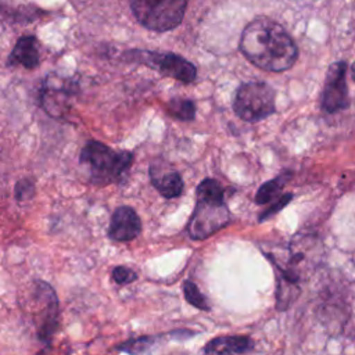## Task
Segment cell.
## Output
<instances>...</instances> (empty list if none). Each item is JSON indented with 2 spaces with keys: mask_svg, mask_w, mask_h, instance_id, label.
<instances>
[{
  "mask_svg": "<svg viewBox=\"0 0 355 355\" xmlns=\"http://www.w3.org/2000/svg\"><path fill=\"white\" fill-rule=\"evenodd\" d=\"M351 72H352V78H354V80H355V62L352 64V68H351Z\"/></svg>",
  "mask_w": 355,
  "mask_h": 355,
  "instance_id": "cell-20",
  "label": "cell"
},
{
  "mask_svg": "<svg viewBox=\"0 0 355 355\" xmlns=\"http://www.w3.org/2000/svg\"><path fill=\"white\" fill-rule=\"evenodd\" d=\"M287 178H283V176H279V178H275L266 183H263L257 196H255V201L257 204H266L269 201H273V200H277V194L280 193L284 182H286Z\"/></svg>",
  "mask_w": 355,
  "mask_h": 355,
  "instance_id": "cell-15",
  "label": "cell"
},
{
  "mask_svg": "<svg viewBox=\"0 0 355 355\" xmlns=\"http://www.w3.org/2000/svg\"><path fill=\"white\" fill-rule=\"evenodd\" d=\"M137 21L157 32L176 28L184 15L187 0H129Z\"/></svg>",
  "mask_w": 355,
  "mask_h": 355,
  "instance_id": "cell-4",
  "label": "cell"
},
{
  "mask_svg": "<svg viewBox=\"0 0 355 355\" xmlns=\"http://www.w3.org/2000/svg\"><path fill=\"white\" fill-rule=\"evenodd\" d=\"M35 193V186L29 179H21L15 184V198L18 201L29 200Z\"/></svg>",
  "mask_w": 355,
  "mask_h": 355,
  "instance_id": "cell-18",
  "label": "cell"
},
{
  "mask_svg": "<svg viewBox=\"0 0 355 355\" xmlns=\"http://www.w3.org/2000/svg\"><path fill=\"white\" fill-rule=\"evenodd\" d=\"M112 279L118 283V284H128L132 283L137 279V275L133 269L126 268V266H116L112 270Z\"/></svg>",
  "mask_w": 355,
  "mask_h": 355,
  "instance_id": "cell-17",
  "label": "cell"
},
{
  "mask_svg": "<svg viewBox=\"0 0 355 355\" xmlns=\"http://www.w3.org/2000/svg\"><path fill=\"white\" fill-rule=\"evenodd\" d=\"M183 293H184L186 300L191 305H194L196 308H198L201 311H209V305H208L205 297L201 294V291L198 290V287L193 282L186 280L183 283Z\"/></svg>",
  "mask_w": 355,
  "mask_h": 355,
  "instance_id": "cell-16",
  "label": "cell"
},
{
  "mask_svg": "<svg viewBox=\"0 0 355 355\" xmlns=\"http://www.w3.org/2000/svg\"><path fill=\"white\" fill-rule=\"evenodd\" d=\"M254 347L248 337L243 336H225L211 340L205 348V354H244Z\"/></svg>",
  "mask_w": 355,
  "mask_h": 355,
  "instance_id": "cell-11",
  "label": "cell"
},
{
  "mask_svg": "<svg viewBox=\"0 0 355 355\" xmlns=\"http://www.w3.org/2000/svg\"><path fill=\"white\" fill-rule=\"evenodd\" d=\"M345 72L347 65L344 61L331 64L327 71L322 93V107L327 112H336L348 105Z\"/></svg>",
  "mask_w": 355,
  "mask_h": 355,
  "instance_id": "cell-7",
  "label": "cell"
},
{
  "mask_svg": "<svg viewBox=\"0 0 355 355\" xmlns=\"http://www.w3.org/2000/svg\"><path fill=\"white\" fill-rule=\"evenodd\" d=\"M240 50L255 67L282 72L293 67L298 57V49L287 31L268 17L251 21L243 31Z\"/></svg>",
  "mask_w": 355,
  "mask_h": 355,
  "instance_id": "cell-1",
  "label": "cell"
},
{
  "mask_svg": "<svg viewBox=\"0 0 355 355\" xmlns=\"http://www.w3.org/2000/svg\"><path fill=\"white\" fill-rule=\"evenodd\" d=\"M129 58L146 64L165 76L173 78L183 83H190L196 79V67L183 57L172 53H153V51H133Z\"/></svg>",
  "mask_w": 355,
  "mask_h": 355,
  "instance_id": "cell-6",
  "label": "cell"
},
{
  "mask_svg": "<svg viewBox=\"0 0 355 355\" xmlns=\"http://www.w3.org/2000/svg\"><path fill=\"white\" fill-rule=\"evenodd\" d=\"M293 196L291 194H284V196H282L279 200H276V202L268 209V211H265V214L263 215H261L259 216V219L262 220V219H265V218H269L270 215H273V214H276L279 209H282L288 201H290V198H291Z\"/></svg>",
  "mask_w": 355,
  "mask_h": 355,
  "instance_id": "cell-19",
  "label": "cell"
},
{
  "mask_svg": "<svg viewBox=\"0 0 355 355\" xmlns=\"http://www.w3.org/2000/svg\"><path fill=\"white\" fill-rule=\"evenodd\" d=\"M43 286V295H44V304L39 306L40 311H43V316L39 319L37 331L43 341L49 343L51 340V336L55 331V327L58 324V301L53 291V288L42 282Z\"/></svg>",
  "mask_w": 355,
  "mask_h": 355,
  "instance_id": "cell-10",
  "label": "cell"
},
{
  "mask_svg": "<svg viewBox=\"0 0 355 355\" xmlns=\"http://www.w3.org/2000/svg\"><path fill=\"white\" fill-rule=\"evenodd\" d=\"M72 93L69 86L55 87L49 85L42 90V107L46 110L47 114L53 116H60L64 110H67V98Z\"/></svg>",
  "mask_w": 355,
  "mask_h": 355,
  "instance_id": "cell-13",
  "label": "cell"
},
{
  "mask_svg": "<svg viewBox=\"0 0 355 355\" xmlns=\"http://www.w3.org/2000/svg\"><path fill=\"white\" fill-rule=\"evenodd\" d=\"M230 220L223 201V189L215 179H204L197 187V204L187 223L193 240H204L225 227Z\"/></svg>",
  "mask_w": 355,
  "mask_h": 355,
  "instance_id": "cell-2",
  "label": "cell"
},
{
  "mask_svg": "<svg viewBox=\"0 0 355 355\" xmlns=\"http://www.w3.org/2000/svg\"><path fill=\"white\" fill-rule=\"evenodd\" d=\"M150 178L153 186L165 198H176L183 191V180L180 175L169 166L153 165L150 168Z\"/></svg>",
  "mask_w": 355,
  "mask_h": 355,
  "instance_id": "cell-9",
  "label": "cell"
},
{
  "mask_svg": "<svg viewBox=\"0 0 355 355\" xmlns=\"http://www.w3.org/2000/svg\"><path fill=\"white\" fill-rule=\"evenodd\" d=\"M233 108L244 121L263 119L275 112V90L263 82L244 83L236 92Z\"/></svg>",
  "mask_w": 355,
  "mask_h": 355,
  "instance_id": "cell-5",
  "label": "cell"
},
{
  "mask_svg": "<svg viewBox=\"0 0 355 355\" xmlns=\"http://www.w3.org/2000/svg\"><path fill=\"white\" fill-rule=\"evenodd\" d=\"M168 111L180 121H191L196 116V105L189 98H172L168 104Z\"/></svg>",
  "mask_w": 355,
  "mask_h": 355,
  "instance_id": "cell-14",
  "label": "cell"
},
{
  "mask_svg": "<svg viewBox=\"0 0 355 355\" xmlns=\"http://www.w3.org/2000/svg\"><path fill=\"white\" fill-rule=\"evenodd\" d=\"M10 62L19 64L28 69L35 68L39 64V50L37 42L33 36H22L14 46Z\"/></svg>",
  "mask_w": 355,
  "mask_h": 355,
  "instance_id": "cell-12",
  "label": "cell"
},
{
  "mask_svg": "<svg viewBox=\"0 0 355 355\" xmlns=\"http://www.w3.org/2000/svg\"><path fill=\"white\" fill-rule=\"evenodd\" d=\"M141 222L136 211L128 205L118 207L111 218L108 236L114 241H130L139 236Z\"/></svg>",
  "mask_w": 355,
  "mask_h": 355,
  "instance_id": "cell-8",
  "label": "cell"
},
{
  "mask_svg": "<svg viewBox=\"0 0 355 355\" xmlns=\"http://www.w3.org/2000/svg\"><path fill=\"white\" fill-rule=\"evenodd\" d=\"M133 157L128 151H115L104 143L90 140L80 151V162L87 165L93 183L105 186L116 182L130 168Z\"/></svg>",
  "mask_w": 355,
  "mask_h": 355,
  "instance_id": "cell-3",
  "label": "cell"
}]
</instances>
